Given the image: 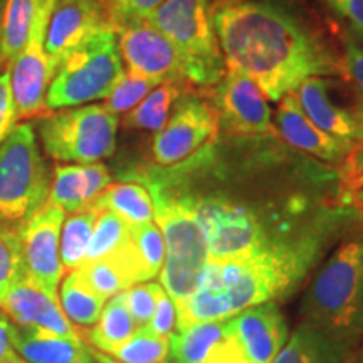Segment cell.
<instances>
[{
  "label": "cell",
  "instance_id": "obj_11",
  "mask_svg": "<svg viewBox=\"0 0 363 363\" xmlns=\"http://www.w3.org/2000/svg\"><path fill=\"white\" fill-rule=\"evenodd\" d=\"M217 131L219 120L212 104L197 94L184 93L167 123L153 136V160L165 169L179 165L211 143Z\"/></svg>",
  "mask_w": 363,
  "mask_h": 363
},
{
  "label": "cell",
  "instance_id": "obj_3",
  "mask_svg": "<svg viewBox=\"0 0 363 363\" xmlns=\"http://www.w3.org/2000/svg\"><path fill=\"white\" fill-rule=\"evenodd\" d=\"M308 323L348 350L363 342V217L326 257L301 299Z\"/></svg>",
  "mask_w": 363,
  "mask_h": 363
},
{
  "label": "cell",
  "instance_id": "obj_42",
  "mask_svg": "<svg viewBox=\"0 0 363 363\" xmlns=\"http://www.w3.org/2000/svg\"><path fill=\"white\" fill-rule=\"evenodd\" d=\"M347 184H348V189L355 190V192H360V190H363V167L357 172L355 175L352 177V179H348Z\"/></svg>",
  "mask_w": 363,
  "mask_h": 363
},
{
  "label": "cell",
  "instance_id": "obj_30",
  "mask_svg": "<svg viewBox=\"0 0 363 363\" xmlns=\"http://www.w3.org/2000/svg\"><path fill=\"white\" fill-rule=\"evenodd\" d=\"M24 278L26 261L19 227L0 220V305L7 293Z\"/></svg>",
  "mask_w": 363,
  "mask_h": 363
},
{
  "label": "cell",
  "instance_id": "obj_45",
  "mask_svg": "<svg viewBox=\"0 0 363 363\" xmlns=\"http://www.w3.org/2000/svg\"><path fill=\"white\" fill-rule=\"evenodd\" d=\"M7 0H0V48H2V33H4V11H6Z\"/></svg>",
  "mask_w": 363,
  "mask_h": 363
},
{
  "label": "cell",
  "instance_id": "obj_36",
  "mask_svg": "<svg viewBox=\"0 0 363 363\" xmlns=\"http://www.w3.org/2000/svg\"><path fill=\"white\" fill-rule=\"evenodd\" d=\"M162 289V284L142 283L133 284L131 288L123 291L126 308H128L130 315L133 318L135 325L138 326V328L147 326L150 323L157 306V298Z\"/></svg>",
  "mask_w": 363,
  "mask_h": 363
},
{
  "label": "cell",
  "instance_id": "obj_19",
  "mask_svg": "<svg viewBox=\"0 0 363 363\" xmlns=\"http://www.w3.org/2000/svg\"><path fill=\"white\" fill-rule=\"evenodd\" d=\"M111 185V174L101 162L86 165H57L49 194V202L65 214L89 207L98 195Z\"/></svg>",
  "mask_w": 363,
  "mask_h": 363
},
{
  "label": "cell",
  "instance_id": "obj_25",
  "mask_svg": "<svg viewBox=\"0 0 363 363\" xmlns=\"http://www.w3.org/2000/svg\"><path fill=\"white\" fill-rule=\"evenodd\" d=\"M59 303L67 320L81 326H94L98 323L99 316L106 299L91 288L88 281L81 272L69 271V274L62 279L61 293H59Z\"/></svg>",
  "mask_w": 363,
  "mask_h": 363
},
{
  "label": "cell",
  "instance_id": "obj_18",
  "mask_svg": "<svg viewBox=\"0 0 363 363\" xmlns=\"http://www.w3.org/2000/svg\"><path fill=\"white\" fill-rule=\"evenodd\" d=\"M294 93L303 111L318 128L348 142H363L362 121L358 120L355 111L345 110L331 99L328 81L321 76L308 78L298 86Z\"/></svg>",
  "mask_w": 363,
  "mask_h": 363
},
{
  "label": "cell",
  "instance_id": "obj_8",
  "mask_svg": "<svg viewBox=\"0 0 363 363\" xmlns=\"http://www.w3.org/2000/svg\"><path fill=\"white\" fill-rule=\"evenodd\" d=\"M118 125V116L103 103H89L43 116L38 133L44 152L54 160L86 165L115 153Z\"/></svg>",
  "mask_w": 363,
  "mask_h": 363
},
{
  "label": "cell",
  "instance_id": "obj_20",
  "mask_svg": "<svg viewBox=\"0 0 363 363\" xmlns=\"http://www.w3.org/2000/svg\"><path fill=\"white\" fill-rule=\"evenodd\" d=\"M13 348L26 363H96L83 340H69L44 330L17 328Z\"/></svg>",
  "mask_w": 363,
  "mask_h": 363
},
{
  "label": "cell",
  "instance_id": "obj_14",
  "mask_svg": "<svg viewBox=\"0 0 363 363\" xmlns=\"http://www.w3.org/2000/svg\"><path fill=\"white\" fill-rule=\"evenodd\" d=\"M121 61L130 72L157 83L189 84L184 62L174 44L150 22L116 30Z\"/></svg>",
  "mask_w": 363,
  "mask_h": 363
},
{
  "label": "cell",
  "instance_id": "obj_5",
  "mask_svg": "<svg viewBox=\"0 0 363 363\" xmlns=\"http://www.w3.org/2000/svg\"><path fill=\"white\" fill-rule=\"evenodd\" d=\"M123 74L116 30L106 26L72 49L56 67L45 94V111L104 99Z\"/></svg>",
  "mask_w": 363,
  "mask_h": 363
},
{
  "label": "cell",
  "instance_id": "obj_37",
  "mask_svg": "<svg viewBox=\"0 0 363 363\" xmlns=\"http://www.w3.org/2000/svg\"><path fill=\"white\" fill-rule=\"evenodd\" d=\"M342 69L357 91L358 108L355 115L363 125V48L352 38L343 39Z\"/></svg>",
  "mask_w": 363,
  "mask_h": 363
},
{
  "label": "cell",
  "instance_id": "obj_38",
  "mask_svg": "<svg viewBox=\"0 0 363 363\" xmlns=\"http://www.w3.org/2000/svg\"><path fill=\"white\" fill-rule=\"evenodd\" d=\"M325 7L347 27L352 39L363 44V0H321Z\"/></svg>",
  "mask_w": 363,
  "mask_h": 363
},
{
  "label": "cell",
  "instance_id": "obj_46",
  "mask_svg": "<svg viewBox=\"0 0 363 363\" xmlns=\"http://www.w3.org/2000/svg\"><path fill=\"white\" fill-rule=\"evenodd\" d=\"M355 201H357V203L362 207V211H363V190H360V192H357Z\"/></svg>",
  "mask_w": 363,
  "mask_h": 363
},
{
  "label": "cell",
  "instance_id": "obj_43",
  "mask_svg": "<svg viewBox=\"0 0 363 363\" xmlns=\"http://www.w3.org/2000/svg\"><path fill=\"white\" fill-rule=\"evenodd\" d=\"M347 363H363V342L350 350L347 357Z\"/></svg>",
  "mask_w": 363,
  "mask_h": 363
},
{
  "label": "cell",
  "instance_id": "obj_24",
  "mask_svg": "<svg viewBox=\"0 0 363 363\" xmlns=\"http://www.w3.org/2000/svg\"><path fill=\"white\" fill-rule=\"evenodd\" d=\"M225 320L202 321L175 330L170 337L169 363H206V358L222 338Z\"/></svg>",
  "mask_w": 363,
  "mask_h": 363
},
{
  "label": "cell",
  "instance_id": "obj_22",
  "mask_svg": "<svg viewBox=\"0 0 363 363\" xmlns=\"http://www.w3.org/2000/svg\"><path fill=\"white\" fill-rule=\"evenodd\" d=\"M94 211H111L130 225L153 220V202L150 192L140 182H121L110 185L89 206Z\"/></svg>",
  "mask_w": 363,
  "mask_h": 363
},
{
  "label": "cell",
  "instance_id": "obj_31",
  "mask_svg": "<svg viewBox=\"0 0 363 363\" xmlns=\"http://www.w3.org/2000/svg\"><path fill=\"white\" fill-rule=\"evenodd\" d=\"M111 355L120 363H169L170 338L142 326Z\"/></svg>",
  "mask_w": 363,
  "mask_h": 363
},
{
  "label": "cell",
  "instance_id": "obj_16",
  "mask_svg": "<svg viewBox=\"0 0 363 363\" xmlns=\"http://www.w3.org/2000/svg\"><path fill=\"white\" fill-rule=\"evenodd\" d=\"M0 310L21 328L44 330L69 340H83L62 311L59 298L44 291L27 278L21 279L7 293Z\"/></svg>",
  "mask_w": 363,
  "mask_h": 363
},
{
  "label": "cell",
  "instance_id": "obj_28",
  "mask_svg": "<svg viewBox=\"0 0 363 363\" xmlns=\"http://www.w3.org/2000/svg\"><path fill=\"white\" fill-rule=\"evenodd\" d=\"M38 6L39 0H7L6 2L0 67L7 69L26 45Z\"/></svg>",
  "mask_w": 363,
  "mask_h": 363
},
{
  "label": "cell",
  "instance_id": "obj_17",
  "mask_svg": "<svg viewBox=\"0 0 363 363\" xmlns=\"http://www.w3.org/2000/svg\"><path fill=\"white\" fill-rule=\"evenodd\" d=\"M274 128L291 147L325 162H345L355 147L353 142L337 138L318 128L303 111L294 91L279 99Z\"/></svg>",
  "mask_w": 363,
  "mask_h": 363
},
{
  "label": "cell",
  "instance_id": "obj_41",
  "mask_svg": "<svg viewBox=\"0 0 363 363\" xmlns=\"http://www.w3.org/2000/svg\"><path fill=\"white\" fill-rule=\"evenodd\" d=\"M16 335V325H12L11 318L0 310V363H17L19 360L16 348H13Z\"/></svg>",
  "mask_w": 363,
  "mask_h": 363
},
{
  "label": "cell",
  "instance_id": "obj_6",
  "mask_svg": "<svg viewBox=\"0 0 363 363\" xmlns=\"http://www.w3.org/2000/svg\"><path fill=\"white\" fill-rule=\"evenodd\" d=\"M174 44L189 84L211 88L225 74V62L212 21V0H165L150 17Z\"/></svg>",
  "mask_w": 363,
  "mask_h": 363
},
{
  "label": "cell",
  "instance_id": "obj_27",
  "mask_svg": "<svg viewBox=\"0 0 363 363\" xmlns=\"http://www.w3.org/2000/svg\"><path fill=\"white\" fill-rule=\"evenodd\" d=\"M96 219L98 211L86 207L83 211L71 214L62 222L59 254H61L65 269L76 271L84 264Z\"/></svg>",
  "mask_w": 363,
  "mask_h": 363
},
{
  "label": "cell",
  "instance_id": "obj_9",
  "mask_svg": "<svg viewBox=\"0 0 363 363\" xmlns=\"http://www.w3.org/2000/svg\"><path fill=\"white\" fill-rule=\"evenodd\" d=\"M194 211L206 235L208 261L227 262L264 249L272 239L251 208L229 199L194 197Z\"/></svg>",
  "mask_w": 363,
  "mask_h": 363
},
{
  "label": "cell",
  "instance_id": "obj_29",
  "mask_svg": "<svg viewBox=\"0 0 363 363\" xmlns=\"http://www.w3.org/2000/svg\"><path fill=\"white\" fill-rule=\"evenodd\" d=\"M233 316L225 293L211 286L201 284L187 301L177 310V328H187L202 321H219Z\"/></svg>",
  "mask_w": 363,
  "mask_h": 363
},
{
  "label": "cell",
  "instance_id": "obj_35",
  "mask_svg": "<svg viewBox=\"0 0 363 363\" xmlns=\"http://www.w3.org/2000/svg\"><path fill=\"white\" fill-rule=\"evenodd\" d=\"M165 0H103L108 19L115 30L148 22Z\"/></svg>",
  "mask_w": 363,
  "mask_h": 363
},
{
  "label": "cell",
  "instance_id": "obj_12",
  "mask_svg": "<svg viewBox=\"0 0 363 363\" xmlns=\"http://www.w3.org/2000/svg\"><path fill=\"white\" fill-rule=\"evenodd\" d=\"M212 108L216 110L219 126L239 136L274 135L271 108L249 76L235 69H225V74L212 89Z\"/></svg>",
  "mask_w": 363,
  "mask_h": 363
},
{
  "label": "cell",
  "instance_id": "obj_21",
  "mask_svg": "<svg viewBox=\"0 0 363 363\" xmlns=\"http://www.w3.org/2000/svg\"><path fill=\"white\" fill-rule=\"evenodd\" d=\"M348 353L338 340L301 321L271 363H347Z\"/></svg>",
  "mask_w": 363,
  "mask_h": 363
},
{
  "label": "cell",
  "instance_id": "obj_47",
  "mask_svg": "<svg viewBox=\"0 0 363 363\" xmlns=\"http://www.w3.org/2000/svg\"><path fill=\"white\" fill-rule=\"evenodd\" d=\"M17 363H26V362H22V360H21V358H19V360H17Z\"/></svg>",
  "mask_w": 363,
  "mask_h": 363
},
{
  "label": "cell",
  "instance_id": "obj_7",
  "mask_svg": "<svg viewBox=\"0 0 363 363\" xmlns=\"http://www.w3.org/2000/svg\"><path fill=\"white\" fill-rule=\"evenodd\" d=\"M51 185L34 126H13L0 145V220L21 227L49 201Z\"/></svg>",
  "mask_w": 363,
  "mask_h": 363
},
{
  "label": "cell",
  "instance_id": "obj_40",
  "mask_svg": "<svg viewBox=\"0 0 363 363\" xmlns=\"http://www.w3.org/2000/svg\"><path fill=\"white\" fill-rule=\"evenodd\" d=\"M17 121L16 104L11 89V72L7 69L0 71V145L11 135Z\"/></svg>",
  "mask_w": 363,
  "mask_h": 363
},
{
  "label": "cell",
  "instance_id": "obj_26",
  "mask_svg": "<svg viewBox=\"0 0 363 363\" xmlns=\"http://www.w3.org/2000/svg\"><path fill=\"white\" fill-rule=\"evenodd\" d=\"M185 84L163 83L157 86L142 103L136 104L133 110L125 113L123 125L126 128L152 131L157 133L169 120L175 103L184 94Z\"/></svg>",
  "mask_w": 363,
  "mask_h": 363
},
{
  "label": "cell",
  "instance_id": "obj_44",
  "mask_svg": "<svg viewBox=\"0 0 363 363\" xmlns=\"http://www.w3.org/2000/svg\"><path fill=\"white\" fill-rule=\"evenodd\" d=\"M91 352H93L94 362H96V363H120V362H118V360H115V358L108 357L106 353H103V352H98L96 348H91Z\"/></svg>",
  "mask_w": 363,
  "mask_h": 363
},
{
  "label": "cell",
  "instance_id": "obj_33",
  "mask_svg": "<svg viewBox=\"0 0 363 363\" xmlns=\"http://www.w3.org/2000/svg\"><path fill=\"white\" fill-rule=\"evenodd\" d=\"M131 244L143 267L147 281L155 278L165 259V242H163V235L158 225L153 220L131 225Z\"/></svg>",
  "mask_w": 363,
  "mask_h": 363
},
{
  "label": "cell",
  "instance_id": "obj_39",
  "mask_svg": "<svg viewBox=\"0 0 363 363\" xmlns=\"http://www.w3.org/2000/svg\"><path fill=\"white\" fill-rule=\"evenodd\" d=\"M147 328L152 330L153 333L160 335V337L170 338L174 335L177 328V310L165 289H162L160 294H158L155 311H153V316Z\"/></svg>",
  "mask_w": 363,
  "mask_h": 363
},
{
  "label": "cell",
  "instance_id": "obj_32",
  "mask_svg": "<svg viewBox=\"0 0 363 363\" xmlns=\"http://www.w3.org/2000/svg\"><path fill=\"white\" fill-rule=\"evenodd\" d=\"M130 238L131 225L128 222H125L111 211H99L84 264L116 252L128 242Z\"/></svg>",
  "mask_w": 363,
  "mask_h": 363
},
{
  "label": "cell",
  "instance_id": "obj_34",
  "mask_svg": "<svg viewBox=\"0 0 363 363\" xmlns=\"http://www.w3.org/2000/svg\"><path fill=\"white\" fill-rule=\"evenodd\" d=\"M157 86H160V83L126 71L120 83L115 86V89L104 98L103 104L116 116L125 115V113L133 110L136 104L142 103Z\"/></svg>",
  "mask_w": 363,
  "mask_h": 363
},
{
  "label": "cell",
  "instance_id": "obj_15",
  "mask_svg": "<svg viewBox=\"0 0 363 363\" xmlns=\"http://www.w3.org/2000/svg\"><path fill=\"white\" fill-rule=\"evenodd\" d=\"M111 26L103 0H57L45 33V54L52 74L72 49Z\"/></svg>",
  "mask_w": 363,
  "mask_h": 363
},
{
  "label": "cell",
  "instance_id": "obj_1",
  "mask_svg": "<svg viewBox=\"0 0 363 363\" xmlns=\"http://www.w3.org/2000/svg\"><path fill=\"white\" fill-rule=\"evenodd\" d=\"M212 21L225 69L249 76L267 101L308 78L343 74L342 59L283 0H212Z\"/></svg>",
  "mask_w": 363,
  "mask_h": 363
},
{
  "label": "cell",
  "instance_id": "obj_23",
  "mask_svg": "<svg viewBox=\"0 0 363 363\" xmlns=\"http://www.w3.org/2000/svg\"><path fill=\"white\" fill-rule=\"evenodd\" d=\"M138 326L131 318L123 291L115 294L106 303L99 316L98 323L88 331V340L98 352L111 353L128 340Z\"/></svg>",
  "mask_w": 363,
  "mask_h": 363
},
{
  "label": "cell",
  "instance_id": "obj_10",
  "mask_svg": "<svg viewBox=\"0 0 363 363\" xmlns=\"http://www.w3.org/2000/svg\"><path fill=\"white\" fill-rule=\"evenodd\" d=\"M288 337V321L274 301L251 306L227 318L206 363H271Z\"/></svg>",
  "mask_w": 363,
  "mask_h": 363
},
{
  "label": "cell",
  "instance_id": "obj_4",
  "mask_svg": "<svg viewBox=\"0 0 363 363\" xmlns=\"http://www.w3.org/2000/svg\"><path fill=\"white\" fill-rule=\"evenodd\" d=\"M150 192L153 219L165 242V259L160 269V283L175 310L187 301L201 284L208 264L206 235L194 211V197L175 194L165 182L150 174L131 175Z\"/></svg>",
  "mask_w": 363,
  "mask_h": 363
},
{
  "label": "cell",
  "instance_id": "obj_2",
  "mask_svg": "<svg viewBox=\"0 0 363 363\" xmlns=\"http://www.w3.org/2000/svg\"><path fill=\"white\" fill-rule=\"evenodd\" d=\"M343 220L291 239H276L264 249L240 259L211 262L206 266L201 284L225 293L233 316L251 306L274 301L296 289L313 266L323 256L325 247L340 229L360 220Z\"/></svg>",
  "mask_w": 363,
  "mask_h": 363
},
{
  "label": "cell",
  "instance_id": "obj_13",
  "mask_svg": "<svg viewBox=\"0 0 363 363\" xmlns=\"http://www.w3.org/2000/svg\"><path fill=\"white\" fill-rule=\"evenodd\" d=\"M65 219V212L48 201L19 227L24 249L26 278L52 296H57V286L65 274L59 254Z\"/></svg>",
  "mask_w": 363,
  "mask_h": 363
}]
</instances>
